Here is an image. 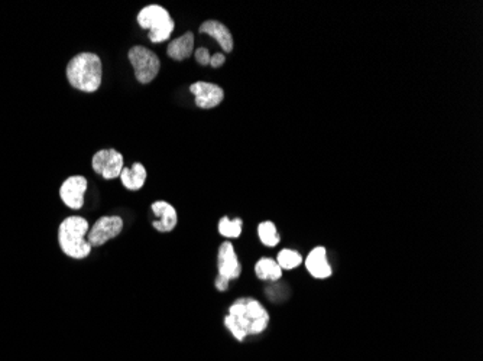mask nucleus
<instances>
[{
  "label": "nucleus",
  "instance_id": "1",
  "mask_svg": "<svg viewBox=\"0 0 483 361\" xmlns=\"http://www.w3.org/2000/svg\"><path fill=\"white\" fill-rule=\"evenodd\" d=\"M270 325L267 308L253 298L236 299L225 317V327L239 341L243 343L249 335H259Z\"/></svg>",
  "mask_w": 483,
  "mask_h": 361
},
{
  "label": "nucleus",
  "instance_id": "2",
  "mask_svg": "<svg viewBox=\"0 0 483 361\" xmlns=\"http://www.w3.org/2000/svg\"><path fill=\"white\" fill-rule=\"evenodd\" d=\"M65 74L70 85L74 88L84 93H95L102 85V60L95 53L77 54L70 60Z\"/></svg>",
  "mask_w": 483,
  "mask_h": 361
},
{
  "label": "nucleus",
  "instance_id": "3",
  "mask_svg": "<svg viewBox=\"0 0 483 361\" xmlns=\"http://www.w3.org/2000/svg\"><path fill=\"white\" fill-rule=\"evenodd\" d=\"M90 222L81 215H70L58 227V243L63 253L71 259L81 260L92 253V246L87 242Z\"/></svg>",
  "mask_w": 483,
  "mask_h": 361
},
{
  "label": "nucleus",
  "instance_id": "4",
  "mask_svg": "<svg viewBox=\"0 0 483 361\" xmlns=\"http://www.w3.org/2000/svg\"><path fill=\"white\" fill-rule=\"evenodd\" d=\"M137 19L141 28L149 31L148 38L152 43H161L169 39L175 28V22L169 12L159 5L145 6L139 11Z\"/></svg>",
  "mask_w": 483,
  "mask_h": 361
},
{
  "label": "nucleus",
  "instance_id": "5",
  "mask_svg": "<svg viewBox=\"0 0 483 361\" xmlns=\"http://www.w3.org/2000/svg\"><path fill=\"white\" fill-rule=\"evenodd\" d=\"M127 57L132 67H134L135 78L141 84H149L159 74L161 61L158 55L147 47H142V45L132 47L127 53Z\"/></svg>",
  "mask_w": 483,
  "mask_h": 361
},
{
  "label": "nucleus",
  "instance_id": "6",
  "mask_svg": "<svg viewBox=\"0 0 483 361\" xmlns=\"http://www.w3.org/2000/svg\"><path fill=\"white\" fill-rule=\"evenodd\" d=\"M123 220L119 215H103L100 217L93 225H90V230L87 233V242L92 247H100L107 242L116 239L123 230Z\"/></svg>",
  "mask_w": 483,
  "mask_h": 361
},
{
  "label": "nucleus",
  "instance_id": "7",
  "mask_svg": "<svg viewBox=\"0 0 483 361\" xmlns=\"http://www.w3.org/2000/svg\"><path fill=\"white\" fill-rule=\"evenodd\" d=\"M93 171L105 179H116L120 176L123 166V155L116 149H102L93 155Z\"/></svg>",
  "mask_w": 483,
  "mask_h": 361
},
{
  "label": "nucleus",
  "instance_id": "8",
  "mask_svg": "<svg viewBox=\"0 0 483 361\" xmlns=\"http://www.w3.org/2000/svg\"><path fill=\"white\" fill-rule=\"evenodd\" d=\"M89 187L87 179L81 175H73L67 178L60 187L61 201L71 210H81L84 205V194Z\"/></svg>",
  "mask_w": 483,
  "mask_h": 361
},
{
  "label": "nucleus",
  "instance_id": "9",
  "mask_svg": "<svg viewBox=\"0 0 483 361\" xmlns=\"http://www.w3.org/2000/svg\"><path fill=\"white\" fill-rule=\"evenodd\" d=\"M217 270L218 276L228 279L229 282L238 279L242 275V264L236 254L235 246L230 242H225L218 247Z\"/></svg>",
  "mask_w": 483,
  "mask_h": 361
},
{
  "label": "nucleus",
  "instance_id": "10",
  "mask_svg": "<svg viewBox=\"0 0 483 361\" xmlns=\"http://www.w3.org/2000/svg\"><path fill=\"white\" fill-rule=\"evenodd\" d=\"M190 92L193 93L196 99V104L200 109L208 110L214 109L225 100V92L221 85L206 82V81H197L190 85Z\"/></svg>",
  "mask_w": 483,
  "mask_h": 361
},
{
  "label": "nucleus",
  "instance_id": "11",
  "mask_svg": "<svg viewBox=\"0 0 483 361\" xmlns=\"http://www.w3.org/2000/svg\"><path fill=\"white\" fill-rule=\"evenodd\" d=\"M151 210H152V214L155 215V218L152 221V227L156 232L169 233L175 227H177L179 215H177V210L174 208V205H171L166 201H155V203H152Z\"/></svg>",
  "mask_w": 483,
  "mask_h": 361
},
{
  "label": "nucleus",
  "instance_id": "12",
  "mask_svg": "<svg viewBox=\"0 0 483 361\" xmlns=\"http://www.w3.org/2000/svg\"><path fill=\"white\" fill-rule=\"evenodd\" d=\"M305 269L316 279H329L333 275V267L327 257V250L323 246L314 247L304 259Z\"/></svg>",
  "mask_w": 483,
  "mask_h": 361
},
{
  "label": "nucleus",
  "instance_id": "13",
  "mask_svg": "<svg viewBox=\"0 0 483 361\" xmlns=\"http://www.w3.org/2000/svg\"><path fill=\"white\" fill-rule=\"evenodd\" d=\"M198 32L214 38L225 53L233 51V45H235L233 36H232V32L229 31V28L225 23L218 22V21H206L200 25Z\"/></svg>",
  "mask_w": 483,
  "mask_h": 361
},
{
  "label": "nucleus",
  "instance_id": "14",
  "mask_svg": "<svg viewBox=\"0 0 483 361\" xmlns=\"http://www.w3.org/2000/svg\"><path fill=\"white\" fill-rule=\"evenodd\" d=\"M166 54L175 61H184L194 54V33L186 32L184 35L172 39L168 47Z\"/></svg>",
  "mask_w": 483,
  "mask_h": 361
},
{
  "label": "nucleus",
  "instance_id": "15",
  "mask_svg": "<svg viewBox=\"0 0 483 361\" xmlns=\"http://www.w3.org/2000/svg\"><path fill=\"white\" fill-rule=\"evenodd\" d=\"M147 169L142 163L137 162L132 165V168H123L120 172V180L126 190L129 191H139L147 183Z\"/></svg>",
  "mask_w": 483,
  "mask_h": 361
},
{
  "label": "nucleus",
  "instance_id": "16",
  "mask_svg": "<svg viewBox=\"0 0 483 361\" xmlns=\"http://www.w3.org/2000/svg\"><path fill=\"white\" fill-rule=\"evenodd\" d=\"M284 270L280 267L275 259L262 257L255 264V275L258 279L265 282H277L282 278Z\"/></svg>",
  "mask_w": 483,
  "mask_h": 361
},
{
  "label": "nucleus",
  "instance_id": "17",
  "mask_svg": "<svg viewBox=\"0 0 483 361\" xmlns=\"http://www.w3.org/2000/svg\"><path fill=\"white\" fill-rule=\"evenodd\" d=\"M258 237L263 246L270 249L277 247L281 242V236L277 230V225L272 221H262L258 225Z\"/></svg>",
  "mask_w": 483,
  "mask_h": 361
},
{
  "label": "nucleus",
  "instance_id": "18",
  "mask_svg": "<svg viewBox=\"0 0 483 361\" xmlns=\"http://www.w3.org/2000/svg\"><path fill=\"white\" fill-rule=\"evenodd\" d=\"M217 230L221 233V236L226 239H238L242 235L243 230V221L240 218H229L228 215L222 217L218 220Z\"/></svg>",
  "mask_w": 483,
  "mask_h": 361
},
{
  "label": "nucleus",
  "instance_id": "19",
  "mask_svg": "<svg viewBox=\"0 0 483 361\" xmlns=\"http://www.w3.org/2000/svg\"><path fill=\"white\" fill-rule=\"evenodd\" d=\"M277 263L282 270H294L304 262V257L292 249H282L277 256Z\"/></svg>",
  "mask_w": 483,
  "mask_h": 361
},
{
  "label": "nucleus",
  "instance_id": "20",
  "mask_svg": "<svg viewBox=\"0 0 483 361\" xmlns=\"http://www.w3.org/2000/svg\"><path fill=\"white\" fill-rule=\"evenodd\" d=\"M194 57H196V61L200 64V65H210V58L211 55L208 54V50L204 48V47H200L197 50H194Z\"/></svg>",
  "mask_w": 483,
  "mask_h": 361
},
{
  "label": "nucleus",
  "instance_id": "21",
  "mask_svg": "<svg viewBox=\"0 0 483 361\" xmlns=\"http://www.w3.org/2000/svg\"><path fill=\"white\" fill-rule=\"evenodd\" d=\"M225 61H226L225 54L217 53V54L211 55V58H210V65H211L213 68H218V67H222V65L225 64Z\"/></svg>",
  "mask_w": 483,
  "mask_h": 361
},
{
  "label": "nucleus",
  "instance_id": "22",
  "mask_svg": "<svg viewBox=\"0 0 483 361\" xmlns=\"http://www.w3.org/2000/svg\"><path fill=\"white\" fill-rule=\"evenodd\" d=\"M229 285H230V282H229L228 279H225V278H222V276H218V275H217V278H216V281H214V286H216L217 291L226 292V291L229 289Z\"/></svg>",
  "mask_w": 483,
  "mask_h": 361
}]
</instances>
